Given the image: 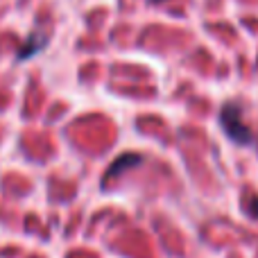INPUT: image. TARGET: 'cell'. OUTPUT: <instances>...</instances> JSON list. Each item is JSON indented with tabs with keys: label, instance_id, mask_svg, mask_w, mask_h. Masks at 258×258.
<instances>
[{
	"label": "cell",
	"instance_id": "6da1fadb",
	"mask_svg": "<svg viewBox=\"0 0 258 258\" xmlns=\"http://www.w3.org/2000/svg\"><path fill=\"white\" fill-rule=\"evenodd\" d=\"M220 122H222V129L233 143H240V145H251L254 143V134L251 129L242 122V113L240 107L233 102L224 104L222 113H220Z\"/></svg>",
	"mask_w": 258,
	"mask_h": 258
},
{
	"label": "cell",
	"instance_id": "5b68a950",
	"mask_svg": "<svg viewBox=\"0 0 258 258\" xmlns=\"http://www.w3.org/2000/svg\"><path fill=\"white\" fill-rule=\"evenodd\" d=\"M154 3H161V0H154Z\"/></svg>",
	"mask_w": 258,
	"mask_h": 258
},
{
	"label": "cell",
	"instance_id": "277c9868",
	"mask_svg": "<svg viewBox=\"0 0 258 258\" xmlns=\"http://www.w3.org/2000/svg\"><path fill=\"white\" fill-rule=\"evenodd\" d=\"M247 211H249L251 218H256V220H258V195H254L249 202H247Z\"/></svg>",
	"mask_w": 258,
	"mask_h": 258
},
{
	"label": "cell",
	"instance_id": "7a4b0ae2",
	"mask_svg": "<svg viewBox=\"0 0 258 258\" xmlns=\"http://www.w3.org/2000/svg\"><path fill=\"white\" fill-rule=\"evenodd\" d=\"M138 163H141V156H136V154H125V156H120V159H118L116 163L109 168V172L104 174V179H109V177H113V174L122 172V168H125V165H138Z\"/></svg>",
	"mask_w": 258,
	"mask_h": 258
},
{
	"label": "cell",
	"instance_id": "3957f363",
	"mask_svg": "<svg viewBox=\"0 0 258 258\" xmlns=\"http://www.w3.org/2000/svg\"><path fill=\"white\" fill-rule=\"evenodd\" d=\"M45 43V39H41V36H30L27 39V43L21 48V52H18V59H25V57H32L34 52H39L41 45Z\"/></svg>",
	"mask_w": 258,
	"mask_h": 258
}]
</instances>
